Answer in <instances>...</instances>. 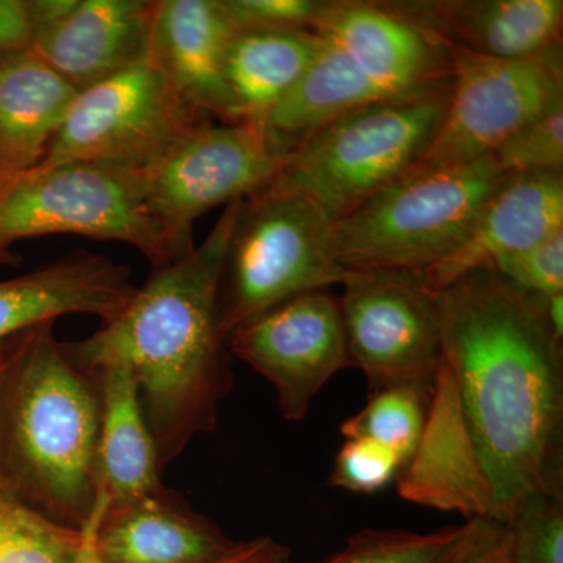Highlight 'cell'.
I'll return each mask as SVG.
<instances>
[{"instance_id": "cell-36", "label": "cell", "mask_w": 563, "mask_h": 563, "mask_svg": "<svg viewBox=\"0 0 563 563\" xmlns=\"http://www.w3.org/2000/svg\"><path fill=\"white\" fill-rule=\"evenodd\" d=\"M543 307L554 335L563 342V292L543 296Z\"/></svg>"}, {"instance_id": "cell-33", "label": "cell", "mask_w": 563, "mask_h": 563, "mask_svg": "<svg viewBox=\"0 0 563 563\" xmlns=\"http://www.w3.org/2000/svg\"><path fill=\"white\" fill-rule=\"evenodd\" d=\"M468 536L451 563H504L509 555V529L493 518L468 521Z\"/></svg>"}, {"instance_id": "cell-18", "label": "cell", "mask_w": 563, "mask_h": 563, "mask_svg": "<svg viewBox=\"0 0 563 563\" xmlns=\"http://www.w3.org/2000/svg\"><path fill=\"white\" fill-rule=\"evenodd\" d=\"M155 0H76L35 33L31 49L77 91L124 73L150 55Z\"/></svg>"}, {"instance_id": "cell-24", "label": "cell", "mask_w": 563, "mask_h": 563, "mask_svg": "<svg viewBox=\"0 0 563 563\" xmlns=\"http://www.w3.org/2000/svg\"><path fill=\"white\" fill-rule=\"evenodd\" d=\"M390 98L342 51L322 41L312 65L262 122L291 152L347 111Z\"/></svg>"}, {"instance_id": "cell-17", "label": "cell", "mask_w": 563, "mask_h": 563, "mask_svg": "<svg viewBox=\"0 0 563 563\" xmlns=\"http://www.w3.org/2000/svg\"><path fill=\"white\" fill-rule=\"evenodd\" d=\"M559 229H563V173L509 174L481 207L462 242L417 274L437 292L465 274L493 268Z\"/></svg>"}, {"instance_id": "cell-1", "label": "cell", "mask_w": 563, "mask_h": 563, "mask_svg": "<svg viewBox=\"0 0 563 563\" xmlns=\"http://www.w3.org/2000/svg\"><path fill=\"white\" fill-rule=\"evenodd\" d=\"M442 363L487 472L495 520L537 493L563 495V342L543 296L493 268L437 291Z\"/></svg>"}, {"instance_id": "cell-10", "label": "cell", "mask_w": 563, "mask_h": 563, "mask_svg": "<svg viewBox=\"0 0 563 563\" xmlns=\"http://www.w3.org/2000/svg\"><path fill=\"white\" fill-rule=\"evenodd\" d=\"M448 49L453 65L450 102L435 139L415 168L487 157L563 99L562 46L520 60Z\"/></svg>"}, {"instance_id": "cell-37", "label": "cell", "mask_w": 563, "mask_h": 563, "mask_svg": "<svg viewBox=\"0 0 563 563\" xmlns=\"http://www.w3.org/2000/svg\"><path fill=\"white\" fill-rule=\"evenodd\" d=\"M504 563H515V562L512 561V559L509 558V555H507L506 562H504Z\"/></svg>"}, {"instance_id": "cell-7", "label": "cell", "mask_w": 563, "mask_h": 563, "mask_svg": "<svg viewBox=\"0 0 563 563\" xmlns=\"http://www.w3.org/2000/svg\"><path fill=\"white\" fill-rule=\"evenodd\" d=\"M46 235L125 243L152 269L173 263L147 206L143 174L114 166L62 163L0 180V263L18 262L11 244Z\"/></svg>"}, {"instance_id": "cell-28", "label": "cell", "mask_w": 563, "mask_h": 563, "mask_svg": "<svg viewBox=\"0 0 563 563\" xmlns=\"http://www.w3.org/2000/svg\"><path fill=\"white\" fill-rule=\"evenodd\" d=\"M506 526L515 563H563V495L529 496Z\"/></svg>"}, {"instance_id": "cell-3", "label": "cell", "mask_w": 563, "mask_h": 563, "mask_svg": "<svg viewBox=\"0 0 563 563\" xmlns=\"http://www.w3.org/2000/svg\"><path fill=\"white\" fill-rule=\"evenodd\" d=\"M54 324L22 333L0 354V487L84 531L96 507L98 388Z\"/></svg>"}, {"instance_id": "cell-22", "label": "cell", "mask_w": 563, "mask_h": 563, "mask_svg": "<svg viewBox=\"0 0 563 563\" xmlns=\"http://www.w3.org/2000/svg\"><path fill=\"white\" fill-rule=\"evenodd\" d=\"M77 92L32 49L0 55V180L40 165Z\"/></svg>"}, {"instance_id": "cell-5", "label": "cell", "mask_w": 563, "mask_h": 563, "mask_svg": "<svg viewBox=\"0 0 563 563\" xmlns=\"http://www.w3.org/2000/svg\"><path fill=\"white\" fill-rule=\"evenodd\" d=\"M507 176L493 155L410 169L333 222V258L346 272H424L462 242Z\"/></svg>"}, {"instance_id": "cell-11", "label": "cell", "mask_w": 563, "mask_h": 563, "mask_svg": "<svg viewBox=\"0 0 563 563\" xmlns=\"http://www.w3.org/2000/svg\"><path fill=\"white\" fill-rule=\"evenodd\" d=\"M339 296L352 366L369 393L401 384L433 385L442 362L437 292L417 273L347 272Z\"/></svg>"}, {"instance_id": "cell-13", "label": "cell", "mask_w": 563, "mask_h": 563, "mask_svg": "<svg viewBox=\"0 0 563 563\" xmlns=\"http://www.w3.org/2000/svg\"><path fill=\"white\" fill-rule=\"evenodd\" d=\"M312 31L393 98L451 80L446 44L387 0H328Z\"/></svg>"}, {"instance_id": "cell-14", "label": "cell", "mask_w": 563, "mask_h": 563, "mask_svg": "<svg viewBox=\"0 0 563 563\" xmlns=\"http://www.w3.org/2000/svg\"><path fill=\"white\" fill-rule=\"evenodd\" d=\"M396 484L404 501L459 514L465 521L495 515L490 481L463 415L453 376L442 362L420 442Z\"/></svg>"}, {"instance_id": "cell-35", "label": "cell", "mask_w": 563, "mask_h": 563, "mask_svg": "<svg viewBox=\"0 0 563 563\" xmlns=\"http://www.w3.org/2000/svg\"><path fill=\"white\" fill-rule=\"evenodd\" d=\"M85 532L87 542L76 563H101L92 553L88 529H85ZM214 563H291V550L273 537L262 536L247 542H239L232 553Z\"/></svg>"}, {"instance_id": "cell-25", "label": "cell", "mask_w": 563, "mask_h": 563, "mask_svg": "<svg viewBox=\"0 0 563 563\" xmlns=\"http://www.w3.org/2000/svg\"><path fill=\"white\" fill-rule=\"evenodd\" d=\"M432 388L433 385L401 384L372 391L366 406L347 418L340 431L344 439L366 437L385 444L406 466L420 442Z\"/></svg>"}, {"instance_id": "cell-8", "label": "cell", "mask_w": 563, "mask_h": 563, "mask_svg": "<svg viewBox=\"0 0 563 563\" xmlns=\"http://www.w3.org/2000/svg\"><path fill=\"white\" fill-rule=\"evenodd\" d=\"M210 122L147 55L77 92L38 166L98 163L143 174Z\"/></svg>"}, {"instance_id": "cell-12", "label": "cell", "mask_w": 563, "mask_h": 563, "mask_svg": "<svg viewBox=\"0 0 563 563\" xmlns=\"http://www.w3.org/2000/svg\"><path fill=\"white\" fill-rule=\"evenodd\" d=\"M228 347L273 385L287 421H301L321 388L352 366L339 296L331 290L277 303L235 329Z\"/></svg>"}, {"instance_id": "cell-16", "label": "cell", "mask_w": 563, "mask_h": 563, "mask_svg": "<svg viewBox=\"0 0 563 563\" xmlns=\"http://www.w3.org/2000/svg\"><path fill=\"white\" fill-rule=\"evenodd\" d=\"M136 288L128 265L87 251L0 280V354L22 333L66 314H91L107 324L124 312Z\"/></svg>"}, {"instance_id": "cell-23", "label": "cell", "mask_w": 563, "mask_h": 563, "mask_svg": "<svg viewBox=\"0 0 563 563\" xmlns=\"http://www.w3.org/2000/svg\"><path fill=\"white\" fill-rule=\"evenodd\" d=\"M320 36L296 31H235L225 55L231 122L263 121L321 51Z\"/></svg>"}, {"instance_id": "cell-6", "label": "cell", "mask_w": 563, "mask_h": 563, "mask_svg": "<svg viewBox=\"0 0 563 563\" xmlns=\"http://www.w3.org/2000/svg\"><path fill=\"white\" fill-rule=\"evenodd\" d=\"M332 228L314 203L272 185L240 202L221 280L225 340L277 303L343 284L347 272L333 258Z\"/></svg>"}, {"instance_id": "cell-20", "label": "cell", "mask_w": 563, "mask_h": 563, "mask_svg": "<svg viewBox=\"0 0 563 563\" xmlns=\"http://www.w3.org/2000/svg\"><path fill=\"white\" fill-rule=\"evenodd\" d=\"M220 0H155L152 60L211 120L231 122L225 55L233 36Z\"/></svg>"}, {"instance_id": "cell-29", "label": "cell", "mask_w": 563, "mask_h": 563, "mask_svg": "<svg viewBox=\"0 0 563 563\" xmlns=\"http://www.w3.org/2000/svg\"><path fill=\"white\" fill-rule=\"evenodd\" d=\"M492 155L506 174L563 173V99L518 129Z\"/></svg>"}, {"instance_id": "cell-31", "label": "cell", "mask_w": 563, "mask_h": 563, "mask_svg": "<svg viewBox=\"0 0 563 563\" xmlns=\"http://www.w3.org/2000/svg\"><path fill=\"white\" fill-rule=\"evenodd\" d=\"M521 291L537 296L563 292V229L493 266Z\"/></svg>"}, {"instance_id": "cell-34", "label": "cell", "mask_w": 563, "mask_h": 563, "mask_svg": "<svg viewBox=\"0 0 563 563\" xmlns=\"http://www.w3.org/2000/svg\"><path fill=\"white\" fill-rule=\"evenodd\" d=\"M35 33L31 0H0V55L31 49Z\"/></svg>"}, {"instance_id": "cell-30", "label": "cell", "mask_w": 563, "mask_h": 563, "mask_svg": "<svg viewBox=\"0 0 563 563\" xmlns=\"http://www.w3.org/2000/svg\"><path fill=\"white\" fill-rule=\"evenodd\" d=\"M404 468L401 459L390 448L366 437L344 440L333 461L329 484L361 495L384 490L398 479Z\"/></svg>"}, {"instance_id": "cell-9", "label": "cell", "mask_w": 563, "mask_h": 563, "mask_svg": "<svg viewBox=\"0 0 563 563\" xmlns=\"http://www.w3.org/2000/svg\"><path fill=\"white\" fill-rule=\"evenodd\" d=\"M290 150L262 121L203 125L143 173L152 217L173 262L196 246V221L265 190Z\"/></svg>"}, {"instance_id": "cell-27", "label": "cell", "mask_w": 563, "mask_h": 563, "mask_svg": "<svg viewBox=\"0 0 563 563\" xmlns=\"http://www.w3.org/2000/svg\"><path fill=\"white\" fill-rule=\"evenodd\" d=\"M468 521L435 532L365 529L322 563H451L466 536Z\"/></svg>"}, {"instance_id": "cell-21", "label": "cell", "mask_w": 563, "mask_h": 563, "mask_svg": "<svg viewBox=\"0 0 563 563\" xmlns=\"http://www.w3.org/2000/svg\"><path fill=\"white\" fill-rule=\"evenodd\" d=\"M95 377L99 398L96 440V503L139 498L163 487L157 444L141 406L132 369L121 361L85 369Z\"/></svg>"}, {"instance_id": "cell-15", "label": "cell", "mask_w": 563, "mask_h": 563, "mask_svg": "<svg viewBox=\"0 0 563 563\" xmlns=\"http://www.w3.org/2000/svg\"><path fill=\"white\" fill-rule=\"evenodd\" d=\"M85 529L101 563H214L239 544L165 485L128 501L96 503Z\"/></svg>"}, {"instance_id": "cell-26", "label": "cell", "mask_w": 563, "mask_h": 563, "mask_svg": "<svg viewBox=\"0 0 563 563\" xmlns=\"http://www.w3.org/2000/svg\"><path fill=\"white\" fill-rule=\"evenodd\" d=\"M87 532L57 523L0 487V563H76Z\"/></svg>"}, {"instance_id": "cell-19", "label": "cell", "mask_w": 563, "mask_h": 563, "mask_svg": "<svg viewBox=\"0 0 563 563\" xmlns=\"http://www.w3.org/2000/svg\"><path fill=\"white\" fill-rule=\"evenodd\" d=\"M450 47L520 60L562 46V0H387Z\"/></svg>"}, {"instance_id": "cell-2", "label": "cell", "mask_w": 563, "mask_h": 563, "mask_svg": "<svg viewBox=\"0 0 563 563\" xmlns=\"http://www.w3.org/2000/svg\"><path fill=\"white\" fill-rule=\"evenodd\" d=\"M240 201L228 203L201 244L152 269L124 312L80 342L63 343L81 369L121 361L132 369L161 468L199 433L214 431L233 387L220 292Z\"/></svg>"}, {"instance_id": "cell-4", "label": "cell", "mask_w": 563, "mask_h": 563, "mask_svg": "<svg viewBox=\"0 0 563 563\" xmlns=\"http://www.w3.org/2000/svg\"><path fill=\"white\" fill-rule=\"evenodd\" d=\"M450 96L448 80L347 111L299 143L269 185L314 203L332 222L343 220L415 168Z\"/></svg>"}, {"instance_id": "cell-32", "label": "cell", "mask_w": 563, "mask_h": 563, "mask_svg": "<svg viewBox=\"0 0 563 563\" xmlns=\"http://www.w3.org/2000/svg\"><path fill=\"white\" fill-rule=\"evenodd\" d=\"M328 0H220L233 31L309 29Z\"/></svg>"}]
</instances>
